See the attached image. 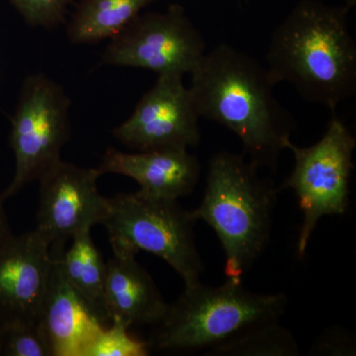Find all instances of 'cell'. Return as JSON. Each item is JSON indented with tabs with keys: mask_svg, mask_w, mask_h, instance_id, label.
Wrapping results in <instances>:
<instances>
[{
	"mask_svg": "<svg viewBox=\"0 0 356 356\" xmlns=\"http://www.w3.org/2000/svg\"><path fill=\"white\" fill-rule=\"evenodd\" d=\"M191 76L189 89L201 118L229 129L252 163L275 172L296 124L276 99V84L266 65L222 43L206 51Z\"/></svg>",
	"mask_w": 356,
	"mask_h": 356,
	"instance_id": "6da1fadb",
	"label": "cell"
},
{
	"mask_svg": "<svg viewBox=\"0 0 356 356\" xmlns=\"http://www.w3.org/2000/svg\"><path fill=\"white\" fill-rule=\"evenodd\" d=\"M266 63L274 83H290L306 102L334 113L356 92V43L348 9L301 2L274 30Z\"/></svg>",
	"mask_w": 356,
	"mask_h": 356,
	"instance_id": "7a4b0ae2",
	"label": "cell"
},
{
	"mask_svg": "<svg viewBox=\"0 0 356 356\" xmlns=\"http://www.w3.org/2000/svg\"><path fill=\"white\" fill-rule=\"evenodd\" d=\"M245 156L219 152L209 161L200 205L191 210L214 229L225 254L227 278L242 280L270 243L274 204L280 188L259 177Z\"/></svg>",
	"mask_w": 356,
	"mask_h": 356,
	"instance_id": "3957f363",
	"label": "cell"
},
{
	"mask_svg": "<svg viewBox=\"0 0 356 356\" xmlns=\"http://www.w3.org/2000/svg\"><path fill=\"white\" fill-rule=\"evenodd\" d=\"M287 303L283 293L252 292L242 280L227 278L217 287L198 281L168 304L147 343L161 350H211L248 327L280 320Z\"/></svg>",
	"mask_w": 356,
	"mask_h": 356,
	"instance_id": "277c9868",
	"label": "cell"
},
{
	"mask_svg": "<svg viewBox=\"0 0 356 356\" xmlns=\"http://www.w3.org/2000/svg\"><path fill=\"white\" fill-rule=\"evenodd\" d=\"M195 219L177 200L140 192L106 197L102 225L115 255L147 252L163 259L181 276L184 285L200 280L204 262L196 247Z\"/></svg>",
	"mask_w": 356,
	"mask_h": 356,
	"instance_id": "5b68a950",
	"label": "cell"
},
{
	"mask_svg": "<svg viewBox=\"0 0 356 356\" xmlns=\"http://www.w3.org/2000/svg\"><path fill=\"white\" fill-rule=\"evenodd\" d=\"M322 139L313 146L299 147L287 140L285 149L294 156L295 165L282 188L296 194L303 213L297 254H306L312 234L325 216L343 215L350 204V181L353 168L355 136L336 114Z\"/></svg>",
	"mask_w": 356,
	"mask_h": 356,
	"instance_id": "8992f818",
	"label": "cell"
},
{
	"mask_svg": "<svg viewBox=\"0 0 356 356\" xmlns=\"http://www.w3.org/2000/svg\"><path fill=\"white\" fill-rule=\"evenodd\" d=\"M70 105L64 88L51 77L37 74L25 79L9 136L15 173L0 201L6 202L62 161L60 151L70 138Z\"/></svg>",
	"mask_w": 356,
	"mask_h": 356,
	"instance_id": "52a82bcc",
	"label": "cell"
},
{
	"mask_svg": "<svg viewBox=\"0 0 356 356\" xmlns=\"http://www.w3.org/2000/svg\"><path fill=\"white\" fill-rule=\"evenodd\" d=\"M206 42L184 9L138 15L111 38L103 64L151 70L159 76L191 74L205 56Z\"/></svg>",
	"mask_w": 356,
	"mask_h": 356,
	"instance_id": "ba28073f",
	"label": "cell"
},
{
	"mask_svg": "<svg viewBox=\"0 0 356 356\" xmlns=\"http://www.w3.org/2000/svg\"><path fill=\"white\" fill-rule=\"evenodd\" d=\"M184 76H159L132 115L113 130L115 139L138 152L188 149L201 140V118Z\"/></svg>",
	"mask_w": 356,
	"mask_h": 356,
	"instance_id": "9c48e42d",
	"label": "cell"
},
{
	"mask_svg": "<svg viewBox=\"0 0 356 356\" xmlns=\"http://www.w3.org/2000/svg\"><path fill=\"white\" fill-rule=\"evenodd\" d=\"M102 173L58 161L39 178L40 199L36 231L51 248H65L81 232L102 225L106 197L98 191Z\"/></svg>",
	"mask_w": 356,
	"mask_h": 356,
	"instance_id": "30bf717a",
	"label": "cell"
},
{
	"mask_svg": "<svg viewBox=\"0 0 356 356\" xmlns=\"http://www.w3.org/2000/svg\"><path fill=\"white\" fill-rule=\"evenodd\" d=\"M51 245L36 229L14 236L0 252V322H38L50 277Z\"/></svg>",
	"mask_w": 356,
	"mask_h": 356,
	"instance_id": "8fae6325",
	"label": "cell"
},
{
	"mask_svg": "<svg viewBox=\"0 0 356 356\" xmlns=\"http://www.w3.org/2000/svg\"><path fill=\"white\" fill-rule=\"evenodd\" d=\"M65 250L51 248L53 262L38 324L53 356H83L86 346L104 325L65 277L60 264Z\"/></svg>",
	"mask_w": 356,
	"mask_h": 356,
	"instance_id": "7c38bea8",
	"label": "cell"
},
{
	"mask_svg": "<svg viewBox=\"0 0 356 356\" xmlns=\"http://www.w3.org/2000/svg\"><path fill=\"white\" fill-rule=\"evenodd\" d=\"M97 170L102 175L115 173L132 178L144 195L172 200L191 194L200 177L198 159L188 149L131 154L110 147Z\"/></svg>",
	"mask_w": 356,
	"mask_h": 356,
	"instance_id": "4fadbf2b",
	"label": "cell"
},
{
	"mask_svg": "<svg viewBox=\"0 0 356 356\" xmlns=\"http://www.w3.org/2000/svg\"><path fill=\"white\" fill-rule=\"evenodd\" d=\"M105 306L110 323L130 329L134 325H156L168 304L152 276L133 255H115L106 262Z\"/></svg>",
	"mask_w": 356,
	"mask_h": 356,
	"instance_id": "5bb4252c",
	"label": "cell"
},
{
	"mask_svg": "<svg viewBox=\"0 0 356 356\" xmlns=\"http://www.w3.org/2000/svg\"><path fill=\"white\" fill-rule=\"evenodd\" d=\"M90 231L81 232L72 238V245L60 257V264L70 284L98 322L107 327L110 320L104 297L106 262L95 247Z\"/></svg>",
	"mask_w": 356,
	"mask_h": 356,
	"instance_id": "9a60e30c",
	"label": "cell"
},
{
	"mask_svg": "<svg viewBox=\"0 0 356 356\" xmlns=\"http://www.w3.org/2000/svg\"><path fill=\"white\" fill-rule=\"evenodd\" d=\"M154 1L84 0L70 20L67 36L74 44H92L113 38Z\"/></svg>",
	"mask_w": 356,
	"mask_h": 356,
	"instance_id": "2e32d148",
	"label": "cell"
},
{
	"mask_svg": "<svg viewBox=\"0 0 356 356\" xmlns=\"http://www.w3.org/2000/svg\"><path fill=\"white\" fill-rule=\"evenodd\" d=\"M207 353L209 356H297L300 350L290 330L274 320L248 327Z\"/></svg>",
	"mask_w": 356,
	"mask_h": 356,
	"instance_id": "e0dca14e",
	"label": "cell"
},
{
	"mask_svg": "<svg viewBox=\"0 0 356 356\" xmlns=\"http://www.w3.org/2000/svg\"><path fill=\"white\" fill-rule=\"evenodd\" d=\"M149 350V343L131 337L125 325L111 322L97 332L83 356H147Z\"/></svg>",
	"mask_w": 356,
	"mask_h": 356,
	"instance_id": "ac0fdd59",
	"label": "cell"
},
{
	"mask_svg": "<svg viewBox=\"0 0 356 356\" xmlns=\"http://www.w3.org/2000/svg\"><path fill=\"white\" fill-rule=\"evenodd\" d=\"M0 355L53 356V353L38 322H21L4 325Z\"/></svg>",
	"mask_w": 356,
	"mask_h": 356,
	"instance_id": "d6986e66",
	"label": "cell"
},
{
	"mask_svg": "<svg viewBox=\"0 0 356 356\" xmlns=\"http://www.w3.org/2000/svg\"><path fill=\"white\" fill-rule=\"evenodd\" d=\"M32 27L51 28L64 20L70 0H10Z\"/></svg>",
	"mask_w": 356,
	"mask_h": 356,
	"instance_id": "ffe728a7",
	"label": "cell"
},
{
	"mask_svg": "<svg viewBox=\"0 0 356 356\" xmlns=\"http://www.w3.org/2000/svg\"><path fill=\"white\" fill-rule=\"evenodd\" d=\"M355 337L346 330L330 327L312 344L311 355H355Z\"/></svg>",
	"mask_w": 356,
	"mask_h": 356,
	"instance_id": "44dd1931",
	"label": "cell"
},
{
	"mask_svg": "<svg viewBox=\"0 0 356 356\" xmlns=\"http://www.w3.org/2000/svg\"><path fill=\"white\" fill-rule=\"evenodd\" d=\"M3 204L4 202L0 201V252L14 236L13 229H11L6 210H4Z\"/></svg>",
	"mask_w": 356,
	"mask_h": 356,
	"instance_id": "7402d4cb",
	"label": "cell"
},
{
	"mask_svg": "<svg viewBox=\"0 0 356 356\" xmlns=\"http://www.w3.org/2000/svg\"><path fill=\"white\" fill-rule=\"evenodd\" d=\"M2 331H3V325L0 322V344H1Z\"/></svg>",
	"mask_w": 356,
	"mask_h": 356,
	"instance_id": "603a6c76",
	"label": "cell"
},
{
	"mask_svg": "<svg viewBox=\"0 0 356 356\" xmlns=\"http://www.w3.org/2000/svg\"><path fill=\"white\" fill-rule=\"evenodd\" d=\"M353 1H355V0H353Z\"/></svg>",
	"mask_w": 356,
	"mask_h": 356,
	"instance_id": "cb8c5ba5",
	"label": "cell"
}]
</instances>
